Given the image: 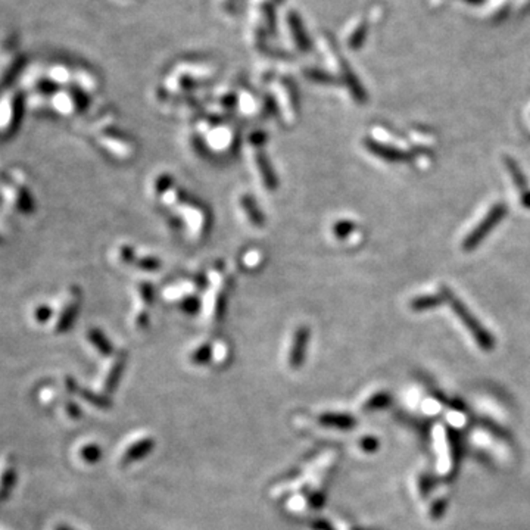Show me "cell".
Masks as SVG:
<instances>
[{
  "label": "cell",
  "instance_id": "obj_1",
  "mask_svg": "<svg viewBox=\"0 0 530 530\" xmlns=\"http://www.w3.org/2000/svg\"><path fill=\"white\" fill-rule=\"evenodd\" d=\"M35 211V199L24 173L0 167V212L6 218H26Z\"/></svg>",
  "mask_w": 530,
  "mask_h": 530
},
{
  "label": "cell",
  "instance_id": "obj_2",
  "mask_svg": "<svg viewBox=\"0 0 530 530\" xmlns=\"http://www.w3.org/2000/svg\"><path fill=\"white\" fill-rule=\"evenodd\" d=\"M467 442L483 457L497 466H509L514 461L515 451L510 439L493 423H473L467 430Z\"/></svg>",
  "mask_w": 530,
  "mask_h": 530
},
{
  "label": "cell",
  "instance_id": "obj_3",
  "mask_svg": "<svg viewBox=\"0 0 530 530\" xmlns=\"http://www.w3.org/2000/svg\"><path fill=\"white\" fill-rule=\"evenodd\" d=\"M430 450L433 455V470L441 479L450 482L459 468L461 448L459 434L452 432L442 421L433 423L430 430Z\"/></svg>",
  "mask_w": 530,
  "mask_h": 530
},
{
  "label": "cell",
  "instance_id": "obj_4",
  "mask_svg": "<svg viewBox=\"0 0 530 530\" xmlns=\"http://www.w3.org/2000/svg\"><path fill=\"white\" fill-rule=\"evenodd\" d=\"M81 303V293L77 288H69L62 294L61 299L58 302L59 308L55 310L52 306V320H53V328L56 333L67 332V328L74 323L78 308Z\"/></svg>",
  "mask_w": 530,
  "mask_h": 530
},
{
  "label": "cell",
  "instance_id": "obj_5",
  "mask_svg": "<svg viewBox=\"0 0 530 530\" xmlns=\"http://www.w3.org/2000/svg\"><path fill=\"white\" fill-rule=\"evenodd\" d=\"M308 342H310V328L306 326H299L293 333L292 345H290L289 357H288L289 367L292 370L301 369V365L303 364V360H305L306 348H308Z\"/></svg>",
  "mask_w": 530,
  "mask_h": 530
},
{
  "label": "cell",
  "instance_id": "obj_6",
  "mask_svg": "<svg viewBox=\"0 0 530 530\" xmlns=\"http://www.w3.org/2000/svg\"><path fill=\"white\" fill-rule=\"evenodd\" d=\"M153 446H155V441L150 439V438H143V439L136 441L134 443L130 445L127 450L123 452V455H121V466L133 464V463L139 461V459L145 458L146 455H149L152 452Z\"/></svg>",
  "mask_w": 530,
  "mask_h": 530
},
{
  "label": "cell",
  "instance_id": "obj_7",
  "mask_svg": "<svg viewBox=\"0 0 530 530\" xmlns=\"http://www.w3.org/2000/svg\"><path fill=\"white\" fill-rule=\"evenodd\" d=\"M255 164H256L259 175H261L263 184L268 188V191H274V188L277 187L276 174L273 171V167H271L268 158L265 157V153L261 149L256 150L255 153Z\"/></svg>",
  "mask_w": 530,
  "mask_h": 530
},
{
  "label": "cell",
  "instance_id": "obj_8",
  "mask_svg": "<svg viewBox=\"0 0 530 530\" xmlns=\"http://www.w3.org/2000/svg\"><path fill=\"white\" fill-rule=\"evenodd\" d=\"M125 362H127L125 352L118 353V357L114 360V362L111 364V367L108 369V371H106V374H105V382H103L105 392H112L114 391L115 386L118 385V382H120V379H121L124 367H125Z\"/></svg>",
  "mask_w": 530,
  "mask_h": 530
},
{
  "label": "cell",
  "instance_id": "obj_9",
  "mask_svg": "<svg viewBox=\"0 0 530 530\" xmlns=\"http://www.w3.org/2000/svg\"><path fill=\"white\" fill-rule=\"evenodd\" d=\"M318 421H320L321 426L340 429V430L353 429L357 424L355 417H352L349 414H336V412H326V414H321L320 417H318Z\"/></svg>",
  "mask_w": 530,
  "mask_h": 530
},
{
  "label": "cell",
  "instance_id": "obj_10",
  "mask_svg": "<svg viewBox=\"0 0 530 530\" xmlns=\"http://www.w3.org/2000/svg\"><path fill=\"white\" fill-rule=\"evenodd\" d=\"M391 404H392V398L391 395H389V392L376 391L367 399L362 400L361 408L367 412H373V411L386 409L391 407Z\"/></svg>",
  "mask_w": 530,
  "mask_h": 530
},
{
  "label": "cell",
  "instance_id": "obj_11",
  "mask_svg": "<svg viewBox=\"0 0 530 530\" xmlns=\"http://www.w3.org/2000/svg\"><path fill=\"white\" fill-rule=\"evenodd\" d=\"M240 205L245 211L246 217L249 218V221L254 224L255 227H263L264 226V215L261 214V209L258 208L255 199L249 195H243L240 197Z\"/></svg>",
  "mask_w": 530,
  "mask_h": 530
},
{
  "label": "cell",
  "instance_id": "obj_12",
  "mask_svg": "<svg viewBox=\"0 0 530 530\" xmlns=\"http://www.w3.org/2000/svg\"><path fill=\"white\" fill-rule=\"evenodd\" d=\"M89 340L90 344L102 353V355L108 357L112 353V345L109 344V340L105 337V335L100 332V330L91 328L89 332Z\"/></svg>",
  "mask_w": 530,
  "mask_h": 530
},
{
  "label": "cell",
  "instance_id": "obj_13",
  "mask_svg": "<svg viewBox=\"0 0 530 530\" xmlns=\"http://www.w3.org/2000/svg\"><path fill=\"white\" fill-rule=\"evenodd\" d=\"M212 357V348L211 345H200L191 353V362L192 364H205Z\"/></svg>",
  "mask_w": 530,
  "mask_h": 530
},
{
  "label": "cell",
  "instance_id": "obj_14",
  "mask_svg": "<svg viewBox=\"0 0 530 530\" xmlns=\"http://www.w3.org/2000/svg\"><path fill=\"white\" fill-rule=\"evenodd\" d=\"M358 448L364 454H374L379 451V439L374 438V436L367 434L358 442Z\"/></svg>",
  "mask_w": 530,
  "mask_h": 530
},
{
  "label": "cell",
  "instance_id": "obj_15",
  "mask_svg": "<svg viewBox=\"0 0 530 530\" xmlns=\"http://www.w3.org/2000/svg\"><path fill=\"white\" fill-rule=\"evenodd\" d=\"M136 264L139 268L141 270H146V271H155L161 267V261L158 258H153V256H141V258H137L136 259Z\"/></svg>",
  "mask_w": 530,
  "mask_h": 530
},
{
  "label": "cell",
  "instance_id": "obj_16",
  "mask_svg": "<svg viewBox=\"0 0 530 530\" xmlns=\"http://www.w3.org/2000/svg\"><path fill=\"white\" fill-rule=\"evenodd\" d=\"M81 457L86 459L87 463H96L98 459L100 458V450L99 446L96 445H90V446H85L81 450Z\"/></svg>",
  "mask_w": 530,
  "mask_h": 530
},
{
  "label": "cell",
  "instance_id": "obj_17",
  "mask_svg": "<svg viewBox=\"0 0 530 530\" xmlns=\"http://www.w3.org/2000/svg\"><path fill=\"white\" fill-rule=\"evenodd\" d=\"M171 183H173V180H171L170 175H161L159 179L157 180V183H155V192L158 195L165 193L171 187Z\"/></svg>",
  "mask_w": 530,
  "mask_h": 530
},
{
  "label": "cell",
  "instance_id": "obj_18",
  "mask_svg": "<svg viewBox=\"0 0 530 530\" xmlns=\"http://www.w3.org/2000/svg\"><path fill=\"white\" fill-rule=\"evenodd\" d=\"M180 306H182V310H184L186 312H188V314H195V312L199 310V301H197V298H195V297H188V298H186V299L180 303Z\"/></svg>",
  "mask_w": 530,
  "mask_h": 530
},
{
  "label": "cell",
  "instance_id": "obj_19",
  "mask_svg": "<svg viewBox=\"0 0 530 530\" xmlns=\"http://www.w3.org/2000/svg\"><path fill=\"white\" fill-rule=\"evenodd\" d=\"M120 259L123 263H136V255L132 246H123L120 249Z\"/></svg>",
  "mask_w": 530,
  "mask_h": 530
},
{
  "label": "cell",
  "instance_id": "obj_20",
  "mask_svg": "<svg viewBox=\"0 0 530 530\" xmlns=\"http://www.w3.org/2000/svg\"><path fill=\"white\" fill-rule=\"evenodd\" d=\"M352 229H353L352 222H348V221H339V222L336 224V226H335L333 231H335V234L337 236V238H345V236L348 234V231H351Z\"/></svg>",
  "mask_w": 530,
  "mask_h": 530
},
{
  "label": "cell",
  "instance_id": "obj_21",
  "mask_svg": "<svg viewBox=\"0 0 530 530\" xmlns=\"http://www.w3.org/2000/svg\"><path fill=\"white\" fill-rule=\"evenodd\" d=\"M139 293H140V298H141V301H143V302L150 303L153 301V290H152V288L149 285H146V283H145V285L140 286Z\"/></svg>",
  "mask_w": 530,
  "mask_h": 530
},
{
  "label": "cell",
  "instance_id": "obj_22",
  "mask_svg": "<svg viewBox=\"0 0 530 530\" xmlns=\"http://www.w3.org/2000/svg\"><path fill=\"white\" fill-rule=\"evenodd\" d=\"M264 140H265V134L264 133H254L252 136H251V143L252 145H255V146H263V143H264Z\"/></svg>",
  "mask_w": 530,
  "mask_h": 530
}]
</instances>
